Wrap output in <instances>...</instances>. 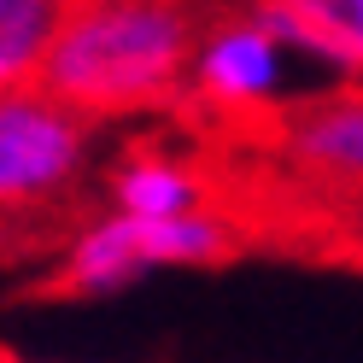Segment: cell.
Returning <instances> with one entry per match:
<instances>
[{
    "label": "cell",
    "instance_id": "cell-1",
    "mask_svg": "<svg viewBox=\"0 0 363 363\" xmlns=\"http://www.w3.org/2000/svg\"><path fill=\"white\" fill-rule=\"evenodd\" d=\"M194 35L188 0H77L35 88L94 123L164 111L182 100Z\"/></svg>",
    "mask_w": 363,
    "mask_h": 363
},
{
    "label": "cell",
    "instance_id": "cell-2",
    "mask_svg": "<svg viewBox=\"0 0 363 363\" xmlns=\"http://www.w3.org/2000/svg\"><path fill=\"white\" fill-rule=\"evenodd\" d=\"M240 246H246V229L206 206L176 217L111 211L65 240V258L35 293L41 299H94V293L129 287L141 269H158V264H229Z\"/></svg>",
    "mask_w": 363,
    "mask_h": 363
},
{
    "label": "cell",
    "instance_id": "cell-3",
    "mask_svg": "<svg viewBox=\"0 0 363 363\" xmlns=\"http://www.w3.org/2000/svg\"><path fill=\"white\" fill-rule=\"evenodd\" d=\"M94 118L48 88L0 94V229H48L88 164Z\"/></svg>",
    "mask_w": 363,
    "mask_h": 363
},
{
    "label": "cell",
    "instance_id": "cell-4",
    "mask_svg": "<svg viewBox=\"0 0 363 363\" xmlns=\"http://www.w3.org/2000/svg\"><path fill=\"white\" fill-rule=\"evenodd\" d=\"M287 59L293 48L276 30H264L252 12L217 18L211 30L194 35L182 94L229 129H264L287 106Z\"/></svg>",
    "mask_w": 363,
    "mask_h": 363
},
{
    "label": "cell",
    "instance_id": "cell-5",
    "mask_svg": "<svg viewBox=\"0 0 363 363\" xmlns=\"http://www.w3.org/2000/svg\"><path fill=\"white\" fill-rule=\"evenodd\" d=\"M264 129L293 176L328 188V199L363 188V77L346 88H323L311 100H287Z\"/></svg>",
    "mask_w": 363,
    "mask_h": 363
},
{
    "label": "cell",
    "instance_id": "cell-6",
    "mask_svg": "<svg viewBox=\"0 0 363 363\" xmlns=\"http://www.w3.org/2000/svg\"><path fill=\"white\" fill-rule=\"evenodd\" d=\"M77 0H0V94L35 88Z\"/></svg>",
    "mask_w": 363,
    "mask_h": 363
},
{
    "label": "cell",
    "instance_id": "cell-7",
    "mask_svg": "<svg viewBox=\"0 0 363 363\" xmlns=\"http://www.w3.org/2000/svg\"><path fill=\"white\" fill-rule=\"evenodd\" d=\"M111 206L135 217H176V211L206 206V182H199V170L176 164L164 152H135L111 176Z\"/></svg>",
    "mask_w": 363,
    "mask_h": 363
},
{
    "label": "cell",
    "instance_id": "cell-8",
    "mask_svg": "<svg viewBox=\"0 0 363 363\" xmlns=\"http://www.w3.org/2000/svg\"><path fill=\"white\" fill-rule=\"evenodd\" d=\"M287 6L323 30L340 77H363V0H287Z\"/></svg>",
    "mask_w": 363,
    "mask_h": 363
},
{
    "label": "cell",
    "instance_id": "cell-9",
    "mask_svg": "<svg viewBox=\"0 0 363 363\" xmlns=\"http://www.w3.org/2000/svg\"><path fill=\"white\" fill-rule=\"evenodd\" d=\"M323 235H334V240H340V252H346L352 264H363V188L328 199V223H323Z\"/></svg>",
    "mask_w": 363,
    "mask_h": 363
},
{
    "label": "cell",
    "instance_id": "cell-10",
    "mask_svg": "<svg viewBox=\"0 0 363 363\" xmlns=\"http://www.w3.org/2000/svg\"><path fill=\"white\" fill-rule=\"evenodd\" d=\"M0 363H18V357H0Z\"/></svg>",
    "mask_w": 363,
    "mask_h": 363
}]
</instances>
